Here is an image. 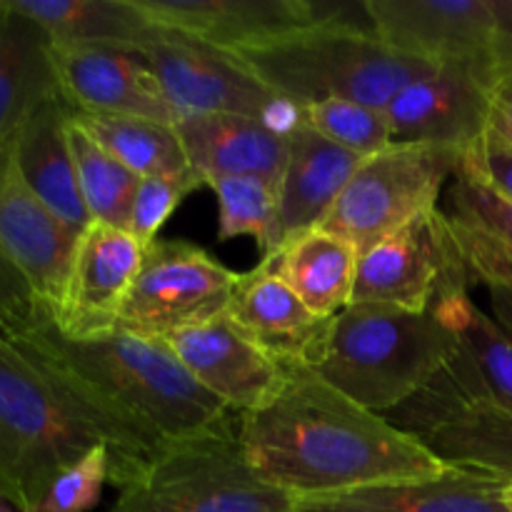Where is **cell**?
I'll use <instances>...</instances> for the list:
<instances>
[{
	"instance_id": "2",
	"label": "cell",
	"mask_w": 512,
	"mask_h": 512,
	"mask_svg": "<svg viewBox=\"0 0 512 512\" xmlns=\"http://www.w3.org/2000/svg\"><path fill=\"white\" fill-rule=\"evenodd\" d=\"M238 440L250 468L295 498L443 475L418 435L363 408L310 368H288L280 393L240 415Z\"/></svg>"
},
{
	"instance_id": "38",
	"label": "cell",
	"mask_w": 512,
	"mask_h": 512,
	"mask_svg": "<svg viewBox=\"0 0 512 512\" xmlns=\"http://www.w3.org/2000/svg\"><path fill=\"white\" fill-rule=\"evenodd\" d=\"M258 123L268 130L270 135L280 140H293L300 130L305 128V105L295 103L293 98L275 93V98L260 113Z\"/></svg>"
},
{
	"instance_id": "36",
	"label": "cell",
	"mask_w": 512,
	"mask_h": 512,
	"mask_svg": "<svg viewBox=\"0 0 512 512\" xmlns=\"http://www.w3.org/2000/svg\"><path fill=\"white\" fill-rule=\"evenodd\" d=\"M458 170L483 180L503 198L512 200V143L493 128L463 150Z\"/></svg>"
},
{
	"instance_id": "22",
	"label": "cell",
	"mask_w": 512,
	"mask_h": 512,
	"mask_svg": "<svg viewBox=\"0 0 512 512\" xmlns=\"http://www.w3.org/2000/svg\"><path fill=\"white\" fill-rule=\"evenodd\" d=\"M178 135L190 168L205 180L260 178L280 190L288 143L245 115H198L180 120Z\"/></svg>"
},
{
	"instance_id": "37",
	"label": "cell",
	"mask_w": 512,
	"mask_h": 512,
	"mask_svg": "<svg viewBox=\"0 0 512 512\" xmlns=\"http://www.w3.org/2000/svg\"><path fill=\"white\" fill-rule=\"evenodd\" d=\"M33 300L35 298L30 293L28 283L23 280V275L0 258V338L30 308Z\"/></svg>"
},
{
	"instance_id": "35",
	"label": "cell",
	"mask_w": 512,
	"mask_h": 512,
	"mask_svg": "<svg viewBox=\"0 0 512 512\" xmlns=\"http://www.w3.org/2000/svg\"><path fill=\"white\" fill-rule=\"evenodd\" d=\"M110 475V458L105 445L90 453L55 478L38 512H88L100 503Z\"/></svg>"
},
{
	"instance_id": "17",
	"label": "cell",
	"mask_w": 512,
	"mask_h": 512,
	"mask_svg": "<svg viewBox=\"0 0 512 512\" xmlns=\"http://www.w3.org/2000/svg\"><path fill=\"white\" fill-rule=\"evenodd\" d=\"M493 93L455 65H430L385 105L393 143L443 145L463 153L490 128Z\"/></svg>"
},
{
	"instance_id": "26",
	"label": "cell",
	"mask_w": 512,
	"mask_h": 512,
	"mask_svg": "<svg viewBox=\"0 0 512 512\" xmlns=\"http://www.w3.org/2000/svg\"><path fill=\"white\" fill-rule=\"evenodd\" d=\"M48 33L50 43L113 45L138 53L155 25L135 0H3Z\"/></svg>"
},
{
	"instance_id": "19",
	"label": "cell",
	"mask_w": 512,
	"mask_h": 512,
	"mask_svg": "<svg viewBox=\"0 0 512 512\" xmlns=\"http://www.w3.org/2000/svg\"><path fill=\"white\" fill-rule=\"evenodd\" d=\"M223 318L283 368H315L333 320L305 308L263 260L240 273Z\"/></svg>"
},
{
	"instance_id": "15",
	"label": "cell",
	"mask_w": 512,
	"mask_h": 512,
	"mask_svg": "<svg viewBox=\"0 0 512 512\" xmlns=\"http://www.w3.org/2000/svg\"><path fill=\"white\" fill-rule=\"evenodd\" d=\"M145 245L123 228L90 223L80 233L58 305L48 308L70 338L118 328V313L145 260Z\"/></svg>"
},
{
	"instance_id": "4",
	"label": "cell",
	"mask_w": 512,
	"mask_h": 512,
	"mask_svg": "<svg viewBox=\"0 0 512 512\" xmlns=\"http://www.w3.org/2000/svg\"><path fill=\"white\" fill-rule=\"evenodd\" d=\"M458 350V335L430 313L353 303L330 320L313 373L373 413L408 403Z\"/></svg>"
},
{
	"instance_id": "39",
	"label": "cell",
	"mask_w": 512,
	"mask_h": 512,
	"mask_svg": "<svg viewBox=\"0 0 512 512\" xmlns=\"http://www.w3.org/2000/svg\"><path fill=\"white\" fill-rule=\"evenodd\" d=\"M490 128L512 143V85L495 93L493 110H490Z\"/></svg>"
},
{
	"instance_id": "31",
	"label": "cell",
	"mask_w": 512,
	"mask_h": 512,
	"mask_svg": "<svg viewBox=\"0 0 512 512\" xmlns=\"http://www.w3.org/2000/svg\"><path fill=\"white\" fill-rule=\"evenodd\" d=\"M305 125L363 160L393 143L385 110L355 100L333 98L305 105Z\"/></svg>"
},
{
	"instance_id": "13",
	"label": "cell",
	"mask_w": 512,
	"mask_h": 512,
	"mask_svg": "<svg viewBox=\"0 0 512 512\" xmlns=\"http://www.w3.org/2000/svg\"><path fill=\"white\" fill-rule=\"evenodd\" d=\"M160 28L193 35L225 53L263 48L280 38L323 23H370L353 20L360 5L325 0H135Z\"/></svg>"
},
{
	"instance_id": "12",
	"label": "cell",
	"mask_w": 512,
	"mask_h": 512,
	"mask_svg": "<svg viewBox=\"0 0 512 512\" xmlns=\"http://www.w3.org/2000/svg\"><path fill=\"white\" fill-rule=\"evenodd\" d=\"M180 120L198 115L260 118L275 98L235 55L193 35L155 25L138 50Z\"/></svg>"
},
{
	"instance_id": "9",
	"label": "cell",
	"mask_w": 512,
	"mask_h": 512,
	"mask_svg": "<svg viewBox=\"0 0 512 512\" xmlns=\"http://www.w3.org/2000/svg\"><path fill=\"white\" fill-rule=\"evenodd\" d=\"M460 155V150L443 145L390 143L360 163L318 228L340 235L360 253L400 225L438 208L445 183L458 173Z\"/></svg>"
},
{
	"instance_id": "8",
	"label": "cell",
	"mask_w": 512,
	"mask_h": 512,
	"mask_svg": "<svg viewBox=\"0 0 512 512\" xmlns=\"http://www.w3.org/2000/svg\"><path fill=\"white\" fill-rule=\"evenodd\" d=\"M445 330L458 335L453 358L400 408L385 418L410 435L428 433L475 405L512 413V338L480 310L470 288L453 290L430 305Z\"/></svg>"
},
{
	"instance_id": "14",
	"label": "cell",
	"mask_w": 512,
	"mask_h": 512,
	"mask_svg": "<svg viewBox=\"0 0 512 512\" xmlns=\"http://www.w3.org/2000/svg\"><path fill=\"white\" fill-rule=\"evenodd\" d=\"M60 98L75 113L125 115L178 125L143 55L113 45L50 43Z\"/></svg>"
},
{
	"instance_id": "34",
	"label": "cell",
	"mask_w": 512,
	"mask_h": 512,
	"mask_svg": "<svg viewBox=\"0 0 512 512\" xmlns=\"http://www.w3.org/2000/svg\"><path fill=\"white\" fill-rule=\"evenodd\" d=\"M453 225L460 238V245H463L470 283L483 285L488 290L495 323L512 338V260L505 253H500L483 235L463 228L455 220Z\"/></svg>"
},
{
	"instance_id": "21",
	"label": "cell",
	"mask_w": 512,
	"mask_h": 512,
	"mask_svg": "<svg viewBox=\"0 0 512 512\" xmlns=\"http://www.w3.org/2000/svg\"><path fill=\"white\" fill-rule=\"evenodd\" d=\"M70 108L53 95L33 110L15 133L10 155L20 178L65 225L83 233L93 220L83 203L68 140Z\"/></svg>"
},
{
	"instance_id": "7",
	"label": "cell",
	"mask_w": 512,
	"mask_h": 512,
	"mask_svg": "<svg viewBox=\"0 0 512 512\" xmlns=\"http://www.w3.org/2000/svg\"><path fill=\"white\" fill-rule=\"evenodd\" d=\"M363 8L393 53L468 70L493 98L512 85V0H365Z\"/></svg>"
},
{
	"instance_id": "29",
	"label": "cell",
	"mask_w": 512,
	"mask_h": 512,
	"mask_svg": "<svg viewBox=\"0 0 512 512\" xmlns=\"http://www.w3.org/2000/svg\"><path fill=\"white\" fill-rule=\"evenodd\" d=\"M68 140L78 173V188L90 220L125 230L140 178L120 165L98 140L90 138L75 123L73 115L68 118Z\"/></svg>"
},
{
	"instance_id": "1",
	"label": "cell",
	"mask_w": 512,
	"mask_h": 512,
	"mask_svg": "<svg viewBox=\"0 0 512 512\" xmlns=\"http://www.w3.org/2000/svg\"><path fill=\"white\" fill-rule=\"evenodd\" d=\"M5 335L28 348L88 413L108 448V483L118 490L170 445L233 423L225 403L158 338L125 328L70 338L38 300Z\"/></svg>"
},
{
	"instance_id": "18",
	"label": "cell",
	"mask_w": 512,
	"mask_h": 512,
	"mask_svg": "<svg viewBox=\"0 0 512 512\" xmlns=\"http://www.w3.org/2000/svg\"><path fill=\"white\" fill-rule=\"evenodd\" d=\"M78 238L25 185L10 150L0 155V258L23 275L38 303L58 305Z\"/></svg>"
},
{
	"instance_id": "28",
	"label": "cell",
	"mask_w": 512,
	"mask_h": 512,
	"mask_svg": "<svg viewBox=\"0 0 512 512\" xmlns=\"http://www.w3.org/2000/svg\"><path fill=\"white\" fill-rule=\"evenodd\" d=\"M418 438L450 468L512 480V413L475 405Z\"/></svg>"
},
{
	"instance_id": "25",
	"label": "cell",
	"mask_w": 512,
	"mask_h": 512,
	"mask_svg": "<svg viewBox=\"0 0 512 512\" xmlns=\"http://www.w3.org/2000/svg\"><path fill=\"white\" fill-rule=\"evenodd\" d=\"M263 263L320 318H335L353 303L358 250L340 235L308 230Z\"/></svg>"
},
{
	"instance_id": "10",
	"label": "cell",
	"mask_w": 512,
	"mask_h": 512,
	"mask_svg": "<svg viewBox=\"0 0 512 512\" xmlns=\"http://www.w3.org/2000/svg\"><path fill=\"white\" fill-rule=\"evenodd\" d=\"M470 285L468 263L453 220L433 208L360 250L353 303L428 313L438 295Z\"/></svg>"
},
{
	"instance_id": "40",
	"label": "cell",
	"mask_w": 512,
	"mask_h": 512,
	"mask_svg": "<svg viewBox=\"0 0 512 512\" xmlns=\"http://www.w3.org/2000/svg\"><path fill=\"white\" fill-rule=\"evenodd\" d=\"M505 503L512 510V480H508V485H505Z\"/></svg>"
},
{
	"instance_id": "30",
	"label": "cell",
	"mask_w": 512,
	"mask_h": 512,
	"mask_svg": "<svg viewBox=\"0 0 512 512\" xmlns=\"http://www.w3.org/2000/svg\"><path fill=\"white\" fill-rule=\"evenodd\" d=\"M208 188L218 198V240L250 235L263 250V258L283 245L280 193L260 178H215Z\"/></svg>"
},
{
	"instance_id": "24",
	"label": "cell",
	"mask_w": 512,
	"mask_h": 512,
	"mask_svg": "<svg viewBox=\"0 0 512 512\" xmlns=\"http://www.w3.org/2000/svg\"><path fill=\"white\" fill-rule=\"evenodd\" d=\"M58 93L48 33L0 0V155L33 110Z\"/></svg>"
},
{
	"instance_id": "32",
	"label": "cell",
	"mask_w": 512,
	"mask_h": 512,
	"mask_svg": "<svg viewBox=\"0 0 512 512\" xmlns=\"http://www.w3.org/2000/svg\"><path fill=\"white\" fill-rule=\"evenodd\" d=\"M448 215L463 228L483 235L512 260V200L498 190L458 170L448 193Z\"/></svg>"
},
{
	"instance_id": "20",
	"label": "cell",
	"mask_w": 512,
	"mask_h": 512,
	"mask_svg": "<svg viewBox=\"0 0 512 512\" xmlns=\"http://www.w3.org/2000/svg\"><path fill=\"white\" fill-rule=\"evenodd\" d=\"M505 485L508 480L498 475L448 468L435 478L298 498L295 512H512Z\"/></svg>"
},
{
	"instance_id": "3",
	"label": "cell",
	"mask_w": 512,
	"mask_h": 512,
	"mask_svg": "<svg viewBox=\"0 0 512 512\" xmlns=\"http://www.w3.org/2000/svg\"><path fill=\"white\" fill-rule=\"evenodd\" d=\"M105 445L68 388L10 335L0 338V503L38 512L63 470Z\"/></svg>"
},
{
	"instance_id": "11",
	"label": "cell",
	"mask_w": 512,
	"mask_h": 512,
	"mask_svg": "<svg viewBox=\"0 0 512 512\" xmlns=\"http://www.w3.org/2000/svg\"><path fill=\"white\" fill-rule=\"evenodd\" d=\"M240 273L185 240H155L125 295L118 328L163 338L188 325L223 318Z\"/></svg>"
},
{
	"instance_id": "33",
	"label": "cell",
	"mask_w": 512,
	"mask_h": 512,
	"mask_svg": "<svg viewBox=\"0 0 512 512\" xmlns=\"http://www.w3.org/2000/svg\"><path fill=\"white\" fill-rule=\"evenodd\" d=\"M203 185L205 180L195 170H188L183 175L143 178L135 188L125 230L138 238L145 248H150L158 240V233L168 223L170 215L180 208V203Z\"/></svg>"
},
{
	"instance_id": "27",
	"label": "cell",
	"mask_w": 512,
	"mask_h": 512,
	"mask_svg": "<svg viewBox=\"0 0 512 512\" xmlns=\"http://www.w3.org/2000/svg\"><path fill=\"white\" fill-rule=\"evenodd\" d=\"M70 115L90 138L98 140L120 165H125L140 180L183 175L193 170L175 125L148 118H125V115L75 113V110H70Z\"/></svg>"
},
{
	"instance_id": "5",
	"label": "cell",
	"mask_w": 512,
	"mask_h": 512,
	"mask_svg": "<svg viewBox=\"0 0 512 512\" xmlns=\"http://www.w3.org/2000/svg\"><path fill=\"white\" fill-rule=\"evenodd\" d=\"M273 93L300 105L345 98L385 110L428 63L393 53L370 23H323L263 48L230 53Z\"/></svg>"
},
{
	"instance_id": "16",
	"label": "cell",
	"mask_w": 512,
	"mask_h": 512,
	"mask_svg": "<svg viewBox=\"0 0 512 512\" xmlns=\"http://www.w3.org/2000/svg\"><path fill=\"white\" fill-rule=\"evenodd\" d=\"M178 363L225 403L230 413L248 415L268 405L288 380V368L240 335L225 318L163 335Z\"/></svg>"
},
{
	"instance_id": "41",
	"label": "cell",
	"mask_w": 512,
	"mask_h": 512,
	"mask_svg": "<svg viewBox=\"0 0 512 512\" xmlns=\"http://www.w3.org/2000/svg\"><path fill=\"white\" fill-rule=\"evenodd\" d=\"M0 505H3V503H0Z\"/></svg>"
},
{
	"instance_id": "23",
	"label": "cell",
	"mask_w": 512,
	"mask_h": 512,
	"mask_svg": "<svg viewBox=\"0 0 512 512\" xmlns=\"http://www.w3.org/2000/svg\"><path fill=\"white\" fill-rule=\"evenodd\" d=\"M360 163L363 158L330 143L308 125L288 140V165L278 190L283 245L323 223Z\"/></svg>"
},
{
	"instance_id": "6",
	"label": "cell",
	"mask_w": 512,
	"mask_h": 512,
	"mask_svg": "<svg viewBox=\"0 0 512 512\" xmlns=\"http://www.w3.org/2000/svg\"><path fill=\"white\" fill-rule=\"evenodd\" d=\"M298 498L250 468L233 423L175 443L120 488L108 512H295Z\"/></svg>"
}]
</instances>
